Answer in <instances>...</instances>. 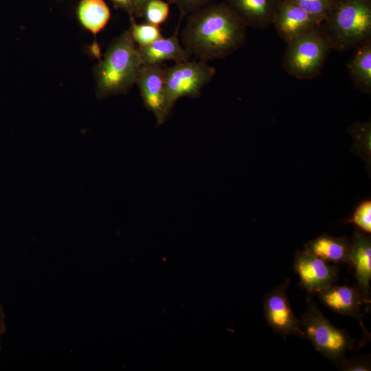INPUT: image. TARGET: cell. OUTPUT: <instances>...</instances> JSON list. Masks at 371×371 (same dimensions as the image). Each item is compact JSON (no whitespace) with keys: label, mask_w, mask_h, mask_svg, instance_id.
I'll use <instances>...</instances> for the list:
<instances>
[{"label":"cell","mask_w":371,"mask_h":371,"mask_svg":"<svg viewBox=\"0 0 371 371\" xmlns=\"http://www.w3.org/2000/svg\"><path fill=\"white\" fill-rule=\"evenodd\" d=\"M178 33L179 25L171 36H161L147 45L137 46L142 64L161 65L168 60L179 63L190 60L192 55L183 46Z\"/></svg>","instance_id":"4fadbf2b"},{"label":"cell","mask_w":371,"mask_h":371,"mask_svg":"<svg viewBox=\"0 0 371 371\" xmlns=\"http://www.w3.org/2000/svg\"><path fill=\"white\" fill-rule=\"evenodd\" d=\"M323 22L330 15L338 0H290Z\"/></svg>","instance_id":"d6986e66"},{"label":"cell","mask_w":371,"mask_h":371,"mask_svg":"<svg viewBox=\"0 0 371 371\" xmlns=\"http://www.w3.org/2000/svg\"><path fill=\"white\" fill-rule=\"evenodd\" d=\"M82 25L93 34L99 33L110 19V10L104 0H81L78 8Z\"/></svg>","instance_id":"e0dca14e"},{"label":"cell","mask_w":371,"mask_h":371,"mask_svg":"<svg viewBox=\"0 0 371 371\" xmlns=\"http://www.w3.org/2000/svg\"><path fill=\"white\" fill-rule=\"evenodd\" d=\"M320 302L337 313L357 320L363 332L360 346L370 339V334L364 326L362 317L363 299L359 289L348 285L332 284L318 293Z\"/></svg>","instance_id":"9c48e42d"},{"label":"cell","mask_w":371,"mask_h":371,"mask_svg":"<svg viewBox=\"0 0 371 371\" xmlns=\"http://www.w3.org/2000/svg\"><path fill=\"white\" fill-rule=\"evenodd\" d=\"M150 0H135V16L137 17H142L143 11L148 3Z\"/></svg>","instance_id":"d4e9b609"},{"label":"cell","mask_w":371,"mask_h":371,"mask_svg":"<svg viewBox=\"0 0 371 371\" xmlns=\"http://www.w3.org/2000/svg\"><path fill=\"white\" fill-rule=\"evenodd\" d=\"M130 32L132 38L138 46L147 45L162 36L159 25L147 22L137 23L133 16H131Z\"/></svg>","instance_id":"ac0fdd59"},{"label":"cell","mask_w":371,"mask_h":371,"mask_svg":"<svg viewBox=\"0 0 371 371\" xmlns=\"http://www.w3.org/2000/svg\"><path fill=\"white\" fill-rule=\"evenodd\" d=\"M340 369L344 371H370L371 370L370 355H359L345 359Z\"/></svg>","instance_id":"7402d4cb"},{"label":"cell","mask_w":371,"mask_h":371,"mask_svg":"<svg viewBox=\"0 0 371 371\" xmlns=\"http://www.w3.org/2000/svg\"><path fill=\"white\" fill-rule=\"evenodd\" d=\"M304 339L338 368L346 359V352L356 348L347 330L334 326L314 302L308 303L300 316Z\"/></svg>","instance_id":"5b68a950"},{"label":"cell","mask_w":371,"mask_h":371,"mask_svg":"<svg viewBox=\"0 0 371 371\" xmlns=\"http://www.w3.org/2000/svg\"><path fill=\"white\" fill-rule=\"evenodd\" d=\"M322 25L333 49L355 48L371 40V0H338Z\"/></svg>","instance_id":"3957f363"},{"label":"cell","mask_w":371,"mask_h":371,"mask_svg":"<svg viewBox=\"0 0 371 371\" xmlns=\"http://www.w3.org/2000/svg\"><path fill=\"white\" fill-rule=\"evenodd\" d=\"M347 64L353 86L362 93L371 91V40L355 48Z\"/></svg>","instance_id":"2e32d148"},{"label":"cell","mask_w":371,"mask_h":371,"mask_svg":"<svg viewBox=\"0 0 371 371\" xmlns=\"http://www.w3.org/2000/svg\"><path fill=\"white\" fill-rule=\"evenodd\" d=\"M168 3L175 4L180 13L181 17L188 16V14L198 10L199 9L210 4L212 3L218 1L219 0H167Z\"/></svg>","instance_id":"603a6c76"},{"label":"cell","mask_w":371,"mask_h":371,"mask_svg":"<svg viewBox=\"0 0 371 371\" xmlns=\"http://www.w3.org/2000/svg\"><path fill=\"white\" fill-rule=\"evenodd\" d=\"M350 242L324 234L307 242L304 249L330 263H348Z\"/></svg>","instance_id":"9a60e30c"},{"label":"cell","mask_w":371,"mask_h":371,"mask_svg":"<svg viewBox=\"0 0 371 371\" xmlns=\"http://www.w3.org/2000/svg\"><path fill=\"white\" fill-rule=\"evenodd\" d=\"M286 44L283 68L300 80L319 76L333 49L322 23Z\"/></svg>","instance_id":"277c9868"},{"label":"cell","mask_w":371,"mask_h":371,"mask_svg":"<svg viewBox=\"0 0 371 371\" xmlns=\"http://www.w3.org/2000/svg\"><path fill=\"white\" fill-rule=\"evenodd\" d=\"M293 269L300 279V285L309 295L335 284L339 277V267L332 265L309 251H296Z\"/></svg>","instance_id":"ba28073f"},{"label":"cell","mask_w":371,"mask_h":371,"mask_svg":"<svg viewBox=\"0 0 371 371\" xmlns=\"http://www.w3.org/2000/svg\"><path fill=\"white\" fill-rule=\"evenodd\" d=\"M348 264L354 269L355 277L363 299L365 311L371 308V239L363 231L356 230L350 242Z\"/></svg>","instance_id":"7c38bea8"},{"label":"cell","mask_w":371,"mask_h":371,"mask_svg":"<svg viewBox=\"0 0 371 371\" xmlns=\"http://www.w3.org/2000/svg\"><path fill=\"white\" fill-rule=\"evenodd\" d=\"M247 27L225 1H216L188 15L181 43L198 60L225 58L244 45Z\"/></svg>","instance_id":"6da1fadb"},{"label":"cell","mask_w":371,"mask_h":371,"mask_svg":"<svg viewBox=\"0 0 371 371\" xmlns=\"http://www.w3.org/2000/svg\"><path fill=\"white\" fill-rule=\"evenodd\" d=\"M348 221L355 223L361 231L370 234L371 201L367 200L360 203Z\"/></svg>","instance_id":"44dd1931"},{"label":"cell","mask_w":371,"mask_h":371,"mask_svg":"<svg viewBox=\"0 0 371 371\" xmlns=\"http://www.w3.org/2000/svg\"><path fill=\"white\" fill-rule=\"evenodd\" d=\"M216 74L215 67L201 60L175 63L164 67L166 111L169 115L177 101L183 97L197 98L202 88Z\"/></svg>","instance_id":"8992f818"},{"label":"cell","mask_w":371,"mask_h":371,"mask_svg":"<svg viewBox=\"0 0 371 371\" xmlns=\"http://www.w3.org/2000/svg\"><path fill=\"white\" fill-rule=\"evenodd\" d=\"M290 282L287 278L265 295L264 315L267 324L284 339L290 335L304 339L300 320L295 315L288 299L287 290Z\"/></svg>","instance_id":"52a82bcc"},{"label":"cell","mask_w":371,"mask_h":371,"mask_svg":"<svg viewBox=\"0 0 371 371\" xmlns=\"http://www.w3.org/2000/svg\"><path fill=\"white\" fill-rule=\"evenodd\" d=\"M247 27L265 29L271 25L280 0H223Z\"/></svg>","instance_id":"5bb4252c"},{"label":"cell","mask_w":371,"mask_h":371,"mask_svg":"<svg viewBox=\"0 0 371 371\" xmlns=\"http://www.w3.org/2000/svg\"><path fill=\"white\" fill-rule=\"evenodd\" d=\"M116 6L123 9L131 16L135 15V0H111Z\"/></svg>","instance_id":"cb8c5ba5"},{"label":"cell","mask_w":371,"mask_h":371,"mask_svg":"<svg viewBox=\"0 0 371 371\" xmlns=\"http://www.w3.org/2000/svg\"><path fill=\"white\" fill-rule=\"evenodd\" d=\"M323 21L290 0H280L271 25L286 43L308 32Z\"/></svg>","instance_id":"8fae6325"},{"label":"cell","mask_w":371,"mask_h":371,"mask_svg":"<svg viewBox=\"0 0 371 371\" xmlns=\"http://www.w3.org/2000/svg\"><path fill=\"white\" fill-rule=\"evenodd\" d=\"M142 62L130 30L117 36L96 65L94 75L99 98L126 93L135 84Z\"/></svg>","instance_id":"7a4b0ae2"},{"label":"cell","mask_w":371,"mask_h":371,"mask_svg":"<svg viewBox=\"0 0 371 371\" xmlns=\"http://www.w3.org/2000/svg\"><path fill=\"white\" fill-rule=\"evenodd\" d=\"M135 84L146 108L154 114L158 126L163 124L168 117L165 104L164 67L161 65L142 64Z\"/></svg>","instance_id":"30bf717a"},{"label":"cell","mask_w":371,"mask_h":371,"mask_svg":"<svg viewBox=\"0 0 371 371\" xmlns=\"http://www.w3.org/2000/svg\"><path fill=\"white\" fill-rule=\"evenodd\" d=\"M169 13L168 3L163 0H150L144 9L142 17L145 22L159 25L167 19Z\"/></svg>","instance_id":"ffe728a7"},{"label":"cell","mask_w":371,"mask_h":371,"mask_svg":"<svg viewBox=\"0 0 371 371\" xmlns=\"http://www.w3.org/2000/svg\"><path fill=\"white\" fill-rule=\"evenodd\" d=\"M5 317H4L3 308L0 305V349H1V337L3 333L5 332Z\"/></svg>","instance_id":"484cf974"}]
</instances>
